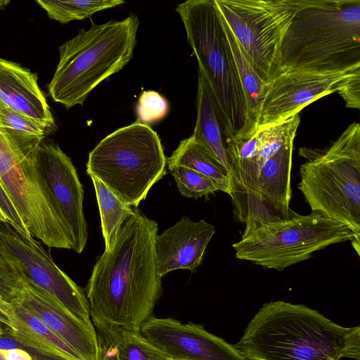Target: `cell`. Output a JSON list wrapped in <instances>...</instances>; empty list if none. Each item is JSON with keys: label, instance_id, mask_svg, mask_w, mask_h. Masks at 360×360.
I'll use <instances>...</instances> for the list:
<instances>
[{"label": "cell", "instance_id": "cell-3", "mask_svg": "<svg viewBox=\"0 0 360 360\" xmlns=\"http://www.w3.org/2000/svg\"><path fill=\"white\" fill-rule=\"evenodd\" d=\"M281 58L283 73L360 68V0H298Z\"/></svg>", "mask_w": 360, "mask_h": 360}, {"label": "cell", "instance_id": "cell-30", "mask_svg": "<svg viewBox=\"0 0 360 360\" xmlns=\"http://www.w3.org/2000/svg\"><path fill=\"white\" fill-rule=\"evenodd\" d=\"M21 349L26 351L32 360H72L15 340L8 329L0 335V350Z\"/></svg>", "mask_w": 360, "mask_h": 360}, {"label": "cell", "instance_id": "cell-16", "mask_svg": "<svg viewBox=\"0 0 360 360\" xmlns=\"http://www.w3.org/2000/svg\"><path fill=\"white\" fill-rule=\"evenodd\" d=\"M15 300L41 319L81 360H97L98 341L91 321L79 319L27 278L21 295Z\"/></svg>", "mask_w": 360, "mask_h": 360}, {"label": "cell", "instance_id": "cell-2", "mask_svg": "<svg viewBox=\"0 0 360 360\" xmlns=\"http://www.w3.org/2000/svg\"><path fill=\"white\" fill-rule=\"evenodd\" d=\"M234 347L246 360L360 359V327H344L304 304L265 303Z\"/></svg>", "mask_w": 360, "mask_h": 360}, {"label": "cell", "instance_id": "cell-36", "mask_svg": "<svg viewBox=\"0 0 360 360\" xmlns=\"http://www.w3.org/2000/svg\"><path fill=\"white\" fill-rule=\"evenodd\" d=\"M8 3H9L8 1H0V7L1 6H6Z\"/></svg>", "mask_w": 360, "mask_h": 360}, {"label": "cell", "instance_id": "cell-1", "mask_svg": "<svg viewBox=\"0 0 360 360\" xmlns=\"http://www.w3.org/2000/svg\"><path fill=\"white\" fill-rule=\"evenodd\" d=\"M158 223L138 207L110 250L94 264L86 287L92 321L139 330L162 292L155 250Z\"/></svg>", "mask_w": 360, "mask_h": 360}, {"label": "cell", "instance_id": "cell-29", "mask_svg": "<svg viewBox=\"0 0 360 360\" xmlns=\"http://www.w3.org/2000/svg\"><path fill=\"white\" fill-rule=\"evenodd\" d=\"M169 108L167 99L161 94L153 90L144 91L138 100L136 108V122L149 126L165 118Z\"/></svg>", "mask_w": 360, "mask_h": 360}, {"label": "cell", "instance_id": "cell-28", "mask_svg": "<svg viewBox=\"0 0 360 360\" xmlns=\"http://www.w3.org/2000/svg\"><path fill=\"white\" fill-rule=\"evenodd\" d=\"M25 281L18 267L0 252V300L11 303L18 299Z\"/></svg>", "mask_w": 360, "mask_h": 360}, {"label": "cell", "instance_id": "cell-39", "mask_svg": "<svg viewBox=\"0 0 360 360\" xmlns=\"http://www.w3.org/2000/svg\"><path fill=\"white\" fill-rule=\"evenodd\" d=\"M169 360H176V359H169Z\"/></svg>", "mask_w": 360, "mask_h": 360}, {"label": "cell", "instance_id": "cell-7", "mask_svg": "<svg viewBox=\"0 0 360 360\" xmlns=\"http://www.w3.org/2000/svg\"><path fill=\"white\" fill-rule=\"evenodd\" d=\"M307 158L298 189L311 212L349 227L360 240V125L353 122L324 150L300 148Z\"/></svg>", "mask_w": 360, "mask_h": 360}, {"label": "cell", "instance_id": "cell-23", "mask_svg": "<svg viewBox=\"0 0 360 360\" xmlns=\"http://www.w3.org/2000/svg\"><path fill=\"white\" fill-rule=\"evenodd\" d=\"M96 330L103 333L117 350L119 360H169L160 349L140 330L93 321Z\"/></svg>", "mask_w": 360, "mask_h": 360}, {"label": "cell", "instance_id": "cell-4", "mask_svg": "<svg viewBox=\"0 0 360 360\" xmlns=\"http://www.w3.org/2000/svg\"><path fill=\"white\" fill-rule=\"evenodd\" d=\"M293 143L270 152L257 146L255 134L227 141L229 195L234 220L245 224L242 236L289 217Z\"/></svg>", "mask_w": 360, "mask_h": 360}, {"label": "cell", "instance_id": "cell-25", "mask_svg": "<svg viewBox=\"0 0 360 360\" xmlns=\"http://www.w3.org/2000/svg\"><path fill=\"white\" fill-rule=\"evenodd\" d=\"M0 129L6 131L15 146L22 150L37 148L47 132L32 120L11 109L1 98Z\"/></svg>", "mask_w": 360, "mask_h": 360}, {"label": "cell", "instance_id": "cell-22", "mask_svg": "<svg viewBox=\"0 0 360 360\" xmlns=\"http://www.w3.org/2000/svg\"><path fill=\"white\" fill-rule=\"evenodd\" d=\"M167 165L168 169L184 166L193 169L211 179L219 191L230 194L229 175L192 136L180 141L167 158Z\"/></svg>", "mask_w": 360, "mask_h": 360}, {"label": "cell", "instance_id": "cell-9", "mask_svg": "<svg viewBox=\"0 0 360 360\" xmlns=\"http://www.w3.org/2000/svg\"><path fill=\"white\" fill-rule=\"evenodd\" d=\"M348 240L359 256L360 240L346 225L316 212L302 215L292 210L287 219L259 226L232 247L237 259L281 271Z\"/></svg>", "mask_w": 360, "mask_h": 360}, {"label": "cell", "instance_id": "cell-19", "mask_svg": "<svg viewBox=\"0 0 360 360\" xmlns=\"http://www.w3.org/2000/svg\"><path fill=\"white\" fill-rule=\"evenodd\" d=\"M6 318L11 323L9 333L18 341L72 360H81L77 354L32 311L16 300L6 303Z\"/></svg>", "mask_w": 360, "mask_h": 360}, {"label": "cell", "instance_id": "cell-12", "mask_svg": "<svg viewBox=\"0 0 360 360\" xmlns=\"http://www.w3.org/2000/svg\"><path fill=\"white\" fill-rule=\"evenodd\" d=\"M0 252L28 281L54 297L75 316L91 321L84 290L54 263L50 253L32 236L0 221Z\"/></svg>", "mask_w": 360, "mask_h": 360}, {"label": "cell", "instance_id": "cell-38", "mask_svg": "<svg viewBox=\"0 0 360 360\" xmlns=\"http://www.w3.org/2000/svg\"><path fill=\"white\" fill-rule=\"evenodd\" d=\"M0 360H6L4 357L0 354Z\"/></svg>", "mask_w": 360, "mask_h": 360}, {"label": "cell", "instance_id": "cell-13", "mask_svg": "<svg viewBox=\"0 0 360 360\" xmlns=\"http://www.w3.org/2000/svg\"><path fill=\"white\" fill-rule=\"evenodd\" d=\"M354 70L333 72L290 70L278 75L268 84L257 131L281 123L299 114L317 99L337 92L340 82Z\"/></svg>", "mask_w": 360, "mask_h": 360}, {"label": "cell", "instance_id": "cell-10", "mask_svg": "<svg viewBox=\"0 0 360 360\" xmlns=\"http://www.w3.org/2000/svg\"><path fill=\"white\" fill-rule=\"evenodd\" d=\"M38 147L22 150L0 129V183L32 236L49 248L72 250L74 236L39 169Z\"/></svg>", "mask_w": 360, "mask_h": 360}, {"label": "cell", "instance_id": "cell-33", "mask_svg": "<svg viewBox=\"0 0 360 360\" xmlns=\"http://www.w3.org/2000/svg\"><path fill=\"white\" fill-rule=\"evenodd\" d=\"M16 209L10 197L0 183V221L7 222L6 217L13 215Z\"/></svg>", "mask_w": 360, "mask_h": 360}, {"label": "cell", "instance_id": "cell-26", "mask_svg": "<svg viewBox=\"0 0 360 360\" xmlns=\"http://www.w3.org/2000/svg\"><path fill=\"white\" fill-rule=\"evenodd\" d=\"M36 2L51 19L63 24L89 18L98 11L125 3L123 0H37Z\"/></svg>", "mask_w": 360, "mask_h": 360}, {"label": "cell", "instance_id": "cell-27", "mask_svg": "<svg viewBox=\"0 0 360 360\" xmlns=\"http://www.w3.org/2000/svg\"><path fill=\"white\" fill-rule=\"evenodd\" d=\"M180 193L187 198H207L219 191L217 185L205 175L184 166L169 169Z\"/></svg>", "mask_w": 360, "mask_h": 360}, {"label": "cell", "instance_id": "cell-31", "mask_svg": "<svg viewBox=\"0 0 360 360\" xmlns=\"http://www.w3.org/2000/svg\"><path fill=\"white\" fill-rule=\"evenodd\" d=\"M337 92L347 108L360 109V68L350 72L340 82Z\"/></svg>", "mask_w": 360, "mask_h": 360}, {"label": "cell", "instance_id": "cell-6", "mask_svg": "<svg viewBox=\"0 0 360 360\" xmlns=\"http://www.w3.org/2000/svg\"><path fill=\"white\" fill-rule=\"evenodd\" d=\"M176 11L198 63V71L212 92L227 141L255 134L233 53L214 0H188Z\"/></svg>", "mask_w": 360, "mask_h": 360}, {"label": "cell", "instance_id": "cell-18", "mask_svg": "<svg viewBox=\"0 0 360 360\" xmlns=\"http://www.w3.org/2000/svg\"><path fill=\"white\" fill-rule=\"evenodd\" d=\"M0 98L11 109L48 132L56 127L37 76L20 64L0 58Z\"/></svg>", "mask_w": 360, "mask_h": 360}, {"label": "cell", "instance_id": "cell-34", "mask_svg": "<svg viewBox=\"0 0 360 360\" xmlns=\"http://www.w3.org/2000/svg\"><path fill=\"white\" fill-rule=\"evenodd\" d=\"M0 354L6 360H32L29 354L21 349L0 350Z\"/></svg>", "mask_w": 360, "mask_h": 360}, {"label": "cell", "instance_id": "cell-37", "mask_svg": "<svg viewBox=\"0 0 360 360\" xmlns=\"http://www.w3.org/2000/svg\"><path fill=\"white\" fill-rule=\"evenodd\" d=\"M4 333V330L0 326V335Z\"/></svg>", "mask_w": 360, "mask_h": 360}, {"label": "cell", "instance_id": "cell-32", "mask_svg": "<svg viewBox=\"0 0 360 360\" xmlns=\"http://www.w3.org/2000/svg\"><path fill=\"white\" fill-rule=\"evenodd\" d=\"M96 330L98 341L97 360H119L117 350L110 339L101 331Z\"/></svg>", "mask_w": 360, "mask_h": 360}, {"label": "cell", "instance_id": "cell-21", "mask_svg": "<svg viewBox=\"0 0 360 360\" xmlns=\"http://www.w3.org/2000/svg\"><path fill=\"white\" fill-rule=\"evenodd\" d=\"M219 16L233 53L243 87L250 126L252 133L255 134L257 131L259 115L268 84H265L255 73L220 13Z\"/></svg>", "mask_w": 360, "mask_h": 360}, {"label": "cell", "instance_id": "cell-20", "mask_svg": "<svg viewBox=\"0 0 360 360\" xmlns=\"http://www.w3.org/2000/svg\"><path fill=\"white\" fill-rule=\"evenodd\" d=\"M196 108V122L191 136L229 176V159L214 101L207 82L199 71Z\"/></svg>", "mask_w": 360, "mask_h": 360}, {"label": "cell", "instance_id": "cell-35", "mask_svg": "<svg viewBox=\"0 0 360 360\" xmlns=\"http://www.w3.org/2000/svg\"><path fill=\"white\" fill-rule=\"evenodd\" d=\"M6 304V302L0 300V322L4 324L6 326V328L10 329L11 323L7 319L4 312Z\"/></svg>", "mask_w": 360, "mask_h": 360}, {"label": "cell", "instance_id": "cell-14", "mask_svg": "<svg viewBox=\"0 0 360 360\" xmlns=\"http://www.w3.org/2000/svg\"><path fill=\"white\" fill-rule=\"evenodd\" d=\"M139 330L171 359L246 360L233 345L201 325L151 316Z\"/></svg>", "mask_w": 360, "mask_h": 360}, {"label": "cell", "instance_id": "cell-11", "mask_svg": "<svg viewBox=\"0 0 360 360\" xmlns=\"http://www.w3.org/2000/svg\"><path fill=\"white\" fill-rule=\"evenodd\" d=\"M257 76L266 84L283 73L281 46L298 0H214Z\"/></svg>", "mask_w": 360, "mask_h": 360}, {"label": "cell", "instance_id": "cell-17", "mask_svg": "<svg viewBox=\"0 0 360 360\" xmlns=\"http://www.w3.org/2000/svg\"><path fill=\"white\" fill-rule=\"evenodd\" d=\"M215 227L205 221H192L184 216L161 234H157L155 250L157 269L162 278L177 269L195 271L202 264Z\"/></svg>", "mask_w": 360, "mask_h": 360}, {"label": "cell", "instance_id": "cell-8", "mask_svg": "<svg viewBox=\"0 0 360 360\" xmlns=\"http://www.w3.org/2000/svg\"><path fill=\"white\" fill-rule=\"evenodd\" d=\"M161 140L138 122L107 135L89 153L86 173L102 181L122 202L137 207L166 173Z\"/></svg>", "mask_w": 360, "mask_h": 360}, {"label": "cell", "instance_id": "cell-5", "mask_svg": "<svg viewBox=\"0 0 360 360\" xmlns=\"http://www.w3.org/2000/svg\"><path fill=\"white\" fill-rule=\"evenodd\" d=\"M139 26L134 13L122 20L92 22L59 48V61L48 85L52 99L66 109L83 105L103 81L132 58Z\"/></svg>", "mask_w": 360, "mask_h": 360}, {"label": "cell", "instance_id": "cell-15", "mask_svg": "<svg viewBox=\"0 0 360 360\" xmlns=\"http://www.w3.org/2000/svg\"><path fill=\"white\" fill-rule=\"evenodd\" d=\"M39 169L75 239L73 250L82 253L87 239L83 210L84 190L71 159L58 144L41 143L37 152Z\"/></svg>", "mask_w": 360, "mask_h": 360}, {"label": "cell", "instance_id": "cell-24", "mask_svg": "<svg viewBox=\"0 0 360 360\" xmlns=\"http://www.w3.org/2000/svg\"><path fill=\"white\" fill-rule=\"evenodd\" d=\"M98 206L105 251L110 250L121 226L133 214L134 207L122 202L102 181L89 176Z\"/></svg>", "mask_w": 360, "mask_h": 360}]
</instances>
